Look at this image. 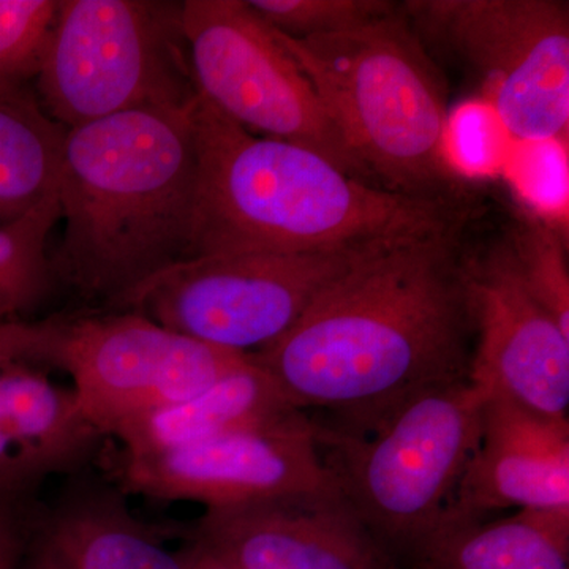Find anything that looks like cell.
<instances>
[{
  "mask_svg": "<svg viewBox=\"0 0 569 569\" xmlns=\"http://www.w3.org/2000/svg\"><path fill=\"white\" fill-rule=\"evenodd\" d=\"M486 399L466 378L419 392L367 432L320 426L337 489L392 553L410 557L440 527L477 451Z\"/></svg>",
  "mask_w": 569,
  "mask_h": 569,
  "instance_id": "5",
  "label": "cell"
},
{
  "mask_svg": "<svg viewBox=\"0 0 569 569\" xmlns=\"http://www.w3.org/2000/svg\"><path fill=\"white\" fill-rule=\"evenodd\" d=\"M66 133L29 89L0 91V223L58 192Z\"/></svg>",
  "mask_w": 569,
  "mask_h": 569,
  "instance_id": "19",
  "label": "cell"
},
{
  "mask_svg": "<svg viewBox=\"0 0 569 569\" xmlns=\"http://www.w3.org/2000/svg\"><path fill=\"white\" fill-rule=\"evenodd\" d=\"M186 569H233L227 561L194 541L186 546Z\"/></svg>",
  "mask_w": 569,
  "mask_h": 569,
  "instance_id": "26",
  "label": "cell"
},
{
  "mask_svg": "<svg viewBox=\"0 0 569 569\" xmlns=\"http://www.w3.org/2000/svg\"><path fill=\"white\" fill-rule=\"evenodd\" d=\"M477 350L468 380L549 418L568 419L569 335L530 293L511 244L466 260Z\"/></svg>",
  "mask_w": 569,
  "mask_h": 569,
  "instance_id": "12",
  "label": "cell"
},
{
  "mask_svg": "<svg viewBox=\"0 0 569 569\" xmlns=\"http://www.w3.org/2000/svg\"><path fill=\"white\" fill-rule=\"evenodd\" d=\"M512 253L530 293L569 335L567 247L548 222L526 223L512 236Z\"/></svg>",
  "mask_w": 569,
  "mask_h": 569,
  "instance_id": "23",
  "label": "cell"
},
{
  "mask_svg": "<svg viewBox=\"0 0 569 569\" xmlns=\"http://www.w3.org/2000/svg\"><path fill=\"white\" fill-rule=\"evenodd\" d=\"M104 438L71 388L0 358V501L20 507L47 479L88 471Z\"/></svg>",
  "mask_w": 569,
  "mask_h": 569,
  "instance_id": "15",
  "label": "cell"
},
{
  "mask_svg": "<svg viewBox=\"0 0 569 569\" xmlns=\"http://www.w3.org/2000/svg\"><path fill=\"white\" fill-rule=\"evenodd\" d=\"M408 18L481 78L518 141H568L569 6L561 0H408Z\"/></svg>",
  "mask_w": 569,
  "mask_h": 569,
  "instance_id": "10",
  "label": "cell"
},
{
  "mask_svg": "<svg viewBox=\"0 0 569 569\" xmlns=\"http://www.w3.org/2000/svg\"><path fill=\"white\" fill-rule=\"evenodd\" d=\"M458 228L366 253L271 347L250 355L296 410L361 433L426 389L466 380L473 331Z\"/></svg>",
  "mask_w": 569,
  "mask_h": 569,
  "instance_id": "1",
  "label": "cell"
},
{
  "mask_svg": "<svg viewBox=\"0 0 569 569\" xmlns=\"http://www.w3.org/2000/svg\"><path fill=\"white\" fill-rule=\"evenodd\" d=\"M376 247L190 258L149 277L111 310H133L198 342L257 355Z\"/></svg>",
  "mask_w": 569,
  "mask_h": 569,
  "instance_id": "8",
  "label": "cell"
},
{
  "mask_svg": "<svg viewBox=\"0 0 569 569\" xmlns=\"http://www.w3.org/2000/svg\"><path fill=\"white\" fill-rule=\"evenodd\" d=\"M410 559L413 569H569V508L493 520L445 516Z\"/></svg>",
  "mask_w": 569,
  "mask_h": 569,
  "instance_id": "18",
  "label": "cell"
},
{
  "mask_svg": "<svg viewBox=\"0 0 569 569\" xmlns=\"http://www.w3.org/2000/svg\"><path fill=\"white\" fill-rule=\"evenodd\" d=\"M182 2L59 0L39 77L41 110L63 129L197 99Z\"/></svg>",
  "mask_w": 569,
  "mask_h": 569,
  "instance_id": "7",
  "label": "cell"
},
{
  "mask_svg": "<svg viewBox=\"0 0 569 569\" xmlns=\"http://www.w3.org/2000/svg\"><path fill=\"white\" fill-rule=\"evenodd\" d=\"M505 130L485 100H471L449 112L445 129V156L452 174L488 176L505 160Z\"/></svg>",
  "mask_w": 569,
  "mask_h": 569,
  "instance_id": "24",
  "label": "cell"
},
{
  "mask_svg": "<svg viewBox=\"0 0 569 569\" xmlns=\"http://www.w3.org/2000/svg\"><path fill=\"white\" fill-rule=\"evenodd\" d=\"M320 426L302 411L163 455H118L111 481L126 496L239 507L298 493L336 492Z\"/></svg>",
  "mask_w": 569,
  "mask_h": 569,
  "instance_id": "11",
  "label": "cell"
},
{
  "mask_svg": "<svg viewBox=\"0 0 569 569\" xmlns=\"http://www.w3.org/2000/svg\"><path fill=\"white\" fill-rule=\"evenodd\" d=\"M296 411L272 377L249 356L197 395L123 422L111 437L121 443L119 455L144 458L279 421Z\"/></svg>",
  "mask_w": 569,
  "mask_h": 569,
  "instance_id": "17",
  "label": "cell"
},
{
  "mask_svg": "<svg viewBox=\"0 0 569 569\" xmlns=\"http://www.w3.org/2000/svg\"><path fill=\"white\" fill-rule=\"evenodd\" d=\"M181 24L194 89L204 102L250 133L302 146L378 186L305 71L246 0H186Z\"/></svg>",
  "mask_w": 569,
  "mask_h": 569,
  "instance_id": "9",
  "label": "cell"
},
{
  "mask_svg": "<svg viewBox=\"0 0 569 569\" xmlns=\"http://www.w3.org/2000/svg\"><path fill=\"white\" fill-rule=\"evenodd\" d=\"M190 541L233 569H399L339 490L206 509Z\"/></svg>",
  "mask_w": 569,
  "mask_h": 569,
  "instance_id": "13",
  "label": "cell"
},
{
  "mask_svg": "<svg viewBox=\"0 0 569 569\" xmlns=\"http://www.w3.org/2000/svg\"><path fill=\"white\" fill-rule=\"evenodd\" d=\"M194 102L138 108L67 130L58 178L66 228L51 266L58 284L96 310L114 309L149 277L187 260Z\"/></svg>",
  "mask_w": 569,
  "mask_h": 569,
  "instance_id": "3",
  "label": "cell"
},
{
  "mask_svg": "<svg viewBox=\"0 0 569 569\" xmlns=\"http://www.w3.org/2000/svg\"><path fill=\"white\" fill-rule=\"evenodd\" d=\"M21 569H61L50 552L32 537L29 531L28 546H26L24 559Z\"/></svg>",
  "mask_w": 569,
  "mask_h": 569,
  "instance_id": "27",
  "label": "cell"
},
{
  "mask_svg": "<svg viewBox=\"0 0 569 569\" xmlns=\"http://www.w3.org/2000/svg\"><path fill=\"white\" fill-rule=\"evenodd\" d=\"M31 535L61 569H186V548L170 550L134 518L126 493L91 470L67 478L37 516Z\"/></svg>",
  "mask_w": 569,
  "mask_h": 569,
  "instance_id": "16",
  "label": "cell"
},
{
  "mask_svg": "<svg viewBox=\"0 0 569 569\" xmlns=\"http://www.w3.org/2000/svg\"><path fill=\"white\" fill-rule=\"evenodd\" d=\"M61 220L58 192L24 216L0 223V326L22 323L58 288L48 239Z\"/></svg>",
  "mask_w": 569,
  "mask_h": 569,
  "instance_id": "20",
  "label": "cell"
},
{
  "mask_svg": "<svg viewBox=\"0 0 569 569\" xmlns=\"http://www.w3.org/2000/svg\"><path fill=\"white\" fill-rule=\"evenodd\" d=\"M509 508H569V422L488 396L477 451L445 516Z\"/></svg>",
  "mask_w": 569,
  "mask_h": 569,
  "instance_id": "14",
  "label": "cell"
},
{
  "mask_svg": "<svg viewBox=\"0 0 569 569\" xmlns=\"http://www.w3.org/2000/svg\"><path fill=\"white\" fill-rule=\"evenodd\" d=\"M520 142L522 148L508 162L509 181L539 216L567 223L568 141Z\"/></svg>",
  "mask_w": 569,
  "mask_h": 569,
  "instance_id": "25",
  "label": "cell"
},
{
  "mask_svg": "<svg viewBox=\"0 0 569 569\" xmlns=\"http://www.w3.org/2000/svg\"><path fill=\"white\" fill-rule=\"evenodd\" d=\"M59 0H0V91H22L39 77Z\"/></svg>",
  "mask_w": 569,
  "mask_h": 569,
  "instance_id": "21",
  "label": "cell"
},
{
  "mask_svg": "<svg viewBox=\"0 0 569 569\" xmlns=\"http://www.w3.org/2000/svg\"><path fill=\"white\" fill-rule=\"evenodd\" d=\"M187 260L209 254L365 249L460 223L449 200L361 181L293 142L257 137L201 97Z\"/></svg>",
  "mask_w": 569,
  "mask_h": 569,
  "instance_id": "2",
  "label": "cell"
},
{
  "mask_svg": "<svg viewBox=\"0 0 569 569\" xmlns=\"http://www.w3.org/2000/svg\"><path fill=\"white\" fill-rule=\"evenodd\" d=\"M249 356L189 339L133 310L0 326V358L66 372L82 415L107 438L123 422L197 395Z\"/></svg>",
  "mask_w": 569,
  "mask_h": 569,
  "instance_id": "6",
  "label": "cell"
},
{
  "mask_svg": "<svg viewBox=\"0 0 569 569\" xmlns=\"http://www.w3.org/2000/svg\"><path fill=\"white\" fill-rule=\"evenodd\" d=\"M264 24L291 39L331 36L395 13L389 0H246Z\"/></svg>",
  "mask_w": 569,
  "mask_h": 569,
  "instance_id": "22",
  "label": "cell"
},
{
  "mask_svg": "<svg viewBox=\"0 0 569 569\" xmlns=\"http://www.w3.org/2000/svg\"><path fill=\"white\" fill-rule=\"evenodd\" d=\"M274 33L378 186L448 200L455 174L445 156L447 92L402 7L331 36Z\"/></svg>",
  "mask_w": 569,
  "mask_h": 569,
  "instance_id": "4",
  "label": "cell"
}]
</instances>
